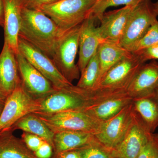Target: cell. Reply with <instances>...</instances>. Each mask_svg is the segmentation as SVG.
Segmentation results:
<instances>
[{"label": "cell", "mask_w": 158, "mask_h": 158, "mask_svg": "<svg viewBox=\"0 0 158 158\" xmlns=\"http://www.w3.org/2000/svg\"><path fill=\"white\" fill-rule=\"evenodd\" d=\"M102 1V0H97V2H100V1Z\"/></svg>", "instance_id": "38"}, {"label": "cell", "mask_w": 158, "mask_h": 158, "mask_svg": "<svg viewBox=\"0 0 158 158\" xmlns=\"http://www.w3.org/2000/svg\"><path fill=\"white\" fill-rule=\"evenodd\" d=\"M158 43V21H156L150 27L144 36L133 47L131 53L138 51L156 44Z\"/></svg>", "instance_id": "27"}, {"label": "cell", "mask_w": 158, "mask_h": 158, "mask_svg": "<svg viewBox=\"0 0 158 158\" xmlns=\"http://www.w3.org/2000/svg\"><path fill=\"white\" fill-rule=\"evenodd\" d=\"M11 128L13 131L21 130L23 132L39 136L48 142L54 149L55 134L39 116L34 113H30L23 116L15 123Z\"/></svg>", "instance_id": "23"}, {"label": "cell", "mask_w": 158, "mask_h": 158, "mask_svg": "<svg viewBox=\"0 0 158 158\" xmlns=\"http://www.w3.org/2000/svg\"><path fill=\"white\" fill-rule=\"evenodd\" d=\"M53 156L67 151L76 150L96 139L94 134L77 131H63L54 133Z\"/></svg>", "instance_id": "19"}, {"label": "cell", "mask_w": 158, "mask_h": 158, "mask_svg": "<svg viewBox=\"0 0 158 158\" xmlns=\"http://www.w3.org/2000/svg\"><path fill=\"white\" fill-rule=\"evenodd\" d=\"M6 101V100L2 99L0 98V115H1L2 111Z\"/></svg>", "instance_id": "36"}, {"label": "cell", "mask_w": 158, "mask_h": 158, "mask_svg": "<svg viewBox=\"0 0 158 158\" xmlns=\"http://www.w3.org/2000/svg\"><path fill=\"white\" fill-rule=\"evenodd\" d=\"M134 107L133 102L116 115L103 122L95 138L106 148L114 149L124 138L131 119Z\"/></svg>", "instance_id": "11"}, {"label": "cell", "mask_w": 158, "mask_h": 158, "mask_svg": "<svg viewBox=\"0 0 158 158\" xmlns=\"http://www.w3.org/2000/svg\"><path fill=\"white\" fill-rule=\"evenodd\" d=\"M4 23V5L3 0H0V26L3 27Z\"/></svg>", "instance_id": "34"}, {"label": "cell", "mask_w": 158, "mask_h": 158, "mask_svg": "<svg viewBox=\"0 0 158 158\" xmlns=\"http://www.w3.org/2000/svg\"><path fill=\"white\" fill-rule=\"evenodd\" d=\"M133 101L127 93L115 94L102 100L83 111L94 118L104 121L119 113Z\"/></svg>", "instance_id": "18"}, {"label": "cell", "mask_w": 158, "mask_h": 158, "mask_svg": "<svg viewBox=\"0 0 158 158\" xmlns=\"http://www.w3.org/2000/svg\"><path fill=\"white\" fill-rule=\"evenodd\" d=\"M52 158H81L77 150L67 151L59 153Z\"/></svg>", "instance_id": "33"}, {"label": "cell", "mask_w": 158, "mask_h": 158, "mask_svg": "<svg viewBox=\"0 0 158 158\" xmlns=\"http://www.w3.org/2000/svg\"><path fill=\"white\" fill-rule=\"evenodd\" d=\"M137 158H158V134L152 133Z\"/></svg>", "instance_id": "28"}, {"label": "cell", "mask_w": 158, "mask_h": 158, "mask_svg": "<svg viewBox=\"0 0 158 158\" xmlns=\"http://www.w3.org/2000/svg\"><path fill=\"white\" fill-rule=\"evenodd\" d=\"M97 0H60L39 9L61 30L69 31L90 16Z\"/></svg>", "instance_id": "4"}, {"label": "cell", "mask_w": 158, "mask_h": 158, "mask_svg": "<svg viewBox=\"0 0 158 158\" xmlns=\"http://www.w3.org/2000/svg\"><path fill=\"white\" fill-rule=\"evenodd\" d=\"M97 20L92 15L82 23L79 37V60L77 65L80 72L88 64L97 51L102 40L95 25Z\"/></svg>", "instance_id": "16"}, {"label": "cell", "mask_w": 158, "mask_h": 158, "mask_svg": "<svg viewBox=\"0 0 158 158\" xmlns=\"http://www.w3.org/2000/svg\"><path fill=\"white\" fill-rule=\"evenodd\" d=\"M104 98L98 96L93 90L69 85L39 100L40 107L34 114L47 115L66 111H83Z\"/></svg>", "instance_id": "2"}, {"label": "cell", "mask_w": 158, "mask_h": 158, "mask_svg": "<svg viewBox=\"0 0 158 158\" xmlns=\"http://www.w3.org/2000/svg\"><path fill=\"white\" fill-rule=\"evenodd\" d=\"M81 73L77 87L90 91L94 90L100 74L99 60L97 51Z\"/></svg>", "instance_id": "24"}, {"label": "cell", "mask_w": 158, "mask_h": 158, "mask_svg": "<svg viewBox=\"0 0 158 158\" xmlns=\"http://www.w3.org/2000/svg\"><path fill=\"white\" fill-rule=\"evenodd\" d=\"M6 96H4V95L0 92V98L2 99L6 100Z\"/></svg>", "instance_id": "37"}, {"label": "cell", "mask_w": 158, "mask_h": 158, "mask_svg": "<svg viewBox=\"0 0 158 158\" xmlns=\"http://www.w3.org/2000/svg\"><path fill=\"white\" fill-rule=\"evenodd\" d=\"M152 134L140 114L134 109L124 138L116 148L111 150L113 157L138 158Z\"/></svg>", "instance_id": "9"}, {"label": "cell", "mask_w": 158, "mask_h": 158, "mask_svg": "<svg viewBox=\"0 0 158 158\" xmlns=\"http://www.w3.org/2000/svg\"><path fill=\"white\" fill-rule=\"evenodd\" d=\"M151 0H144L134 7L119 44L131 52L133 47L157 21Z\"/></svg>", "instance_id": "8"}, {"label": "cell", "mask_w": 158, "mask_h": 158, "mask_svg": "<svg viewBox=\"0 0 158 158\" xmlns=\"http://www.w3.org/2000/svg\"><path fill=\"white\" fill-rule=\"evenodd\" d=\"M132 53L138 55L145 62L150 60H158V43L147 48Z\"/></svg>", "instance_id": "30"}, {"label": "cell", "mask_w": 158, "mask_h": 158, "mask_svg": "<svg viewBox=\"0 0 158 158\" xmlns=\"http://www.w3.org/2000/svg\"><path fill=\"white\" fill-rule=\"evenodd\" d=\"M37 115L54 133L77 131L95 135L103 122L94 118L84 111H66L51 115Z\"/></svg>", "instance_id": "6"}, {"label": "cell", "mask_w": 158, "mask_h": 158, "mask_svg": "<svg viewBox=\"0 0 158 158\" xmlns=\"http://www.w3.org/2000/svg\"><path fill=\"white\" fill-rule=\"evenodd\" d=\"M145 63L138 55L131 53L108 71L93 91L105 96L127 93L136 73Z\"/></svg>", "instance_id": "3"}, {"label": "cell", "mask_w": 158, "mask_h": 158, "mask_svg": "<svg viewBox=\"0 0 158 158\" xmlns=\"http://www.w3.org/2000/svg\"><path fill=\"white\" fill-rule=\"evenodd\" d=\"M152 8L153 11L155 12L156 15H158V1L155 3H152Z\"/></svg>", "instance_id": "35"}, {"label": "cell", "mask_w": 158, "mask_h": 158, "mask_svg": "<svg viewBox=\"0 0 158 158\" xmlns=\"http://www.w3.org/2000/svg\"><path fill=\"white\" fill-rule=\"evenodd\" d=\"M21 14L19 37L52 57L59 40L67 31L61 30L50 18L40 10L21 7Z\"/></svg>", "instance_id": "1"}, {"label": "cell", "mask_w": 158, "mask_h": 158, "mask_svg": "<svg viewBox=\"0 0 158 158\" xmlns=\"http://www.w3.org/2000/svg\"><path fill=\"white\" fill-rule=\"evenodd\" d=\"M76 150L81 158H114L111 150L102 145L96 138L87 145Z\"/></svg>", "instance_id": "25"}, {"label": "cell", "mask_w": 158, "mask_h": 158, "mask_svg": "<svg viewBox=\"0 0 158 158\" xmlns=\"http://www.w3.org/2000/svg\"><path fill=\"white\" fill-rule=\"evenodd\" d=\"M18 52L50 81L56 90L73 85L60 73L52 60L21 37H19Z\"/></svg>", "instance_id": "10"}, {"label": "cell", "mask_w": 158, "mask_h": 158, "mask_svg": "<svg viewBox=\"0 0 158 158\" xmlns=\"http://www.w3.org/2000/svg\"><path fill=\"white\" fill-rule=\"evenodd\" d=\"M40 104L27 92L21 82L6 98L2 111L0 115V132L11 128L21 118L39 110Z\"/></svg>", "instance_id": "7"}, {"label": "cell", "mask_w": 158, "mask_h": 158, "mask_svg": "<svg viewBox=\"0 0 158 158\" xmlns=\"http://www.w3.org/2000/svg\"><path fill=\"white\" fill-rule=\"evenodd\" d=\"M4 34L7 43L15 53H18V43L20 27L21 7L18 0H3Z\"/></svg>", "instance_id": "17"}, {"label": "cell", "mask_w": 158, "mask_h": 158, "mask_svg": "<svg viewBox=\"0 0 158 158\" xmlns=\"http://www.w3.org/2000/svg\"><path fill=\"white\" fill-rule=\"evenodd\" d=\"M21 139L26 146L34 153L46 141L39 136L26 132H23Z\"/></svg>", "instance_id": "29"}, {"label": "cell", "mask_w": 158, "mask_h": 158, "mask_svg": "<svg viewBox=\"0 0 158 158\" xmlns=\"http://www.w3.org/2000/svg\"><path fill=\"white\" fill-rule=\"evenodd\" d=\"M16 57L22 85L32 97L39 100L56 90L22 55L17 53Z\"/></svg>", "instance_id": "12"}, {"label": "cell", "mask_w": 158, "mask_h": 158, "mask_svg": "<svg viewBox=\"0 0 158 158\" xmlns=\"http://www.w3.org/2000/svg\"><path fill=\"white\" fill-rule=\"evenodd\" d=\"M11 128L0 132V158H37Z\"/></svg>", "instance_id": "21"}, {"label": "cell", "mask_w": 158, "mask_h": 158, "mask_svg": "<svg viewBox=\"0 0 158 158\" xmlns=\"http://www.w3.org/2000/svg\"><path fill=\"white\" fill-rule=\"evenodd\" d=\"M134 7L125 6L121 9L104 13L99 20L100 25L97 27L102 40L119 43Z\"/></svg>", "instance_id": "13"}, {"label": "cell", "mask_w": 158, "mask_h": 158, "mask_svg": "<svg viewBox=\"0 0 158 158\" xmlns=\"http://www.w3.org/2000/svg\"><path fill=\"white\" fill-rule=\"evenodd\" d=\"M81 24L65 33L52 56V59L60 73L71 84L80 78L81 73L75 59L79 49Z\"/></svg>", "instance_id": "5"}, {"label": "cell", "mask_w": 158, "mask_h": 158, "mask_svg": "<svg viewBox=\"0 0 158 158\" xmlns=\"http://www.w3.org/2000/svg\"><path fill=\"white\" fill-rule=\"evenodd\" d=\"M158 90V62L144 63L138 71L127 93L133 99L149 95Z\"/></svg>", "instance_id": "14"}, {"label": "cell", "mask_w": 158, "mask_h": 158, "mask_svg": "<svg viewBox=\"0 0 158 158\" xmlns=\"http://www.w3.org/2000/svg\"><path fill=\"white\" fill-rule=\"evenodd\" d=\"M34 154L37 158H52L54 154L53 148L48 142L45 141Z\"/></svg>", "instance_id": "32"}, {"label": "cell", "mask_w": 158, "mask_h": 158, "mask_svg": "<svg viewBox=\"0 0 158 158\" xmlns=\"http://www.w3.org/2000/svg\"><path fill=\"white\" fill-rule=\"evenodd\" d=\"M134 109L143 118L152 133L158 127V90L153 93L133 99Z\"/></svg>", "instance_id": "22"}, {"label": "cell", "mask_w": 158, "mask_h": 158, "mask_svg": "<svg viewBox=\"0 0 158 158\" xmlns=\"http://www.w3.org/2000/svg\"><path fill=\"white\" fill-rule=\"evenodd\" d=\"M60 0H18L22 8L39 10L42 6L56 2Z\"/></svg>", "instance_id": "31"}, {"label": "cell", "mask_w": 158, "mask_h": 158, "mask_svg": "<svg viewBox=\"0 0 158 158\" xmlns=\"http://www.w3.org/2000/svg\"><path fill=\"white\" fill-rule=\"evenodd\" d=\"M143 1L144 0H102L96 3L90 14L97 20H99L108 8L119 6L135 7Z\"/></svg>", "instance_id": "26"}, {"label": "cell", "mask_w": 158, "mask_h": 158, "mask_svg": "<svg viewBox=\"0 0 158 158\" xmlns=\"http://www.w3.org/2000/svg\"><path fill=\"white\" fill-rule=\"evenodd\" d=\"M16 54L4 42L0 54V92L7 97L21 83Z\"/></svg>", "instance_id": "15"}, {"label": "cell", "mask_w": 158, "mask_h": 158, "mask_svg": "<svg viewBox=\"0 0 158 158\" xmlns=\"http://www.w3.org/2000/svg\"><path fill=\"white\" fill-rule=\"evenodd\" d=\"M97 51L100 63L97 85L113 65L131 53L123 47L119 42L108 40H102Z\"/></svg>", "instance_id": "20"}]
</instances>
